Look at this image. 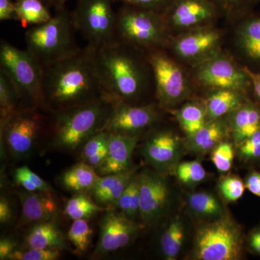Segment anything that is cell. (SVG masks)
<instances>
[{
	"label": "cell",
	"instance_id": "6",
	"mask_svg": "<svg viewBox=\"0 0 260 260\" xmlns=\"http://www.w3.org/2000/svg\"><path fill=\"white\" fill-rule=\"evenodd\" d=\"M116 15V40L146 52L161 49L167 42L168 30L161 13L122 5Z\"/></svg>",
	"mask_w": 260,
	"mask_h": 260
},
{
	"label": "cell",
	"instance_id": "43",
	"mask_svg": "<svg viewBox=\"0 0 260 260\" xmlns=\"http://www.w3.org/2000/svg\"><path fill=\"white\" fill-rule=\"evenodd\" d=\"M15 172L22 174L24 177L27 178L29 181H31L32 184H35L37 186L39 191H50V186L48 184L47 181H44L39 175L32 172L26 166L18 168V169L15 170Z\"/></svg>",
	"mask_w": 260,
	"mask_h": 260
},
{
	"label": "cell",
	"instance_id": "32",
	"mask_svg": "<svg viewBox=\"0 0 260 260\" xmlns=\"http://www.w3.org/2000/svg\"><path fill=\"white\" fill-rule=\"evenodd\" d=\"M189 205L194 213L203 217H221L223 208L219 200L210 193L199 191L189 195Z\"/></svg>",
	"mask_w": 260,
	"mask_h": 260
},
{
	"label": "cell",
	"instance_id": "13",
	"mask_svg": "<svg viewBox=\"0 0 260 260\" xmlns=\"http://www.w3.org/2000/svg\"><path fill=\"white\" fill-rule=\"evenodd\" d=\"M218 11L210 0H172L162 15L167 30H189L208 23Z\"/></svg>",
	"mask_w": 260,
	"mask_h": 260
},
{
	"label": "cell",
	"instance_id": "42",
	"mask_svg": "<svg viewBox=\"0 0 260 260\" xmlns=\"http://www.w3.org/2000/svg\"><path fill=\"white\" fill-rule=\"evenodd\" d=\"M114 3H120L122 5L153 10L162 14L171 4L172 0H114Z\"/></svg>",
	"mask_w": 260,
	"mask_h": 260
},
{
	"label": "cell",
	"instance_id": "3",
	"mask_svg": "<svg viewBox=\"0 0 260 260\" xmlns=\"http://www.w3.org/2000/svg\"><path fill=\"white\" fill-rule=\"evenodd\" d=\"M116 101L107 95L76 107L54 113L48 132L56 148H78L105 128Z\"/></svg>",
	"mask_w": 260,
	"mask_h": 260
},
{
	"label": "cell",
	"instance_id": "29",
	"mask_svg": "<svg viewBox=\"0 0 260 260\" xmlns=\"http://www.w3.org/2000/svg\"><path fill=\"white\" fill-rule=\"evenodd\" d=\"M184 225L181 219L176 216L168 225L160 239L162 254L166 259H177L184 241Z\"/></svg>",
	"mask_w": 260,
	"mask_h": 260
},
{
	"label": "cell",
	"instance_id": "18",
	"mask_svg": "<svg viewBox=\"0 0 260 260\" xmlns=\"http://www.w3.org/2000/svg\"><path fill=\"white\" fill-rule=\"evenodd\" d=\"M21 224L41 223L55 219L58 205L50 191H21Z\"/></svg>",
	"mask_w": 260,
	"mask_h": 260
},
{
	"label": "cell",
	"instance_id": "2",
	"mask_svg": "<svg viewBox=\"0 0 260 260\" xmlns=\"http://www.w3.org/2000/svg\"><path fill=\"white\" fill-rule=\"evenodd\" d=\"M115 40L95 51L98 72L106 94L116 102L135 104L148 90L153 71L146 53Z\"/></svg>",
	"mask_w": 260,
	"mask_h": 260
},
{
	"label": "cell",
	"instance_id": "11",
	"mask_svg": "<svg viewBox=\"0 0 260 260\" xmlns=\"http://www.w3.org/2000/svg\"><path fill=\"white\" fill-rule=\"evenodd\" d=\"M196 77L202 85L215 90L232 89L244 93L251 86L250 78L244 68L227 56L216 54L199 63Z\"/></svg>",
	"mask_w": 260,
	"mask_h": 260
},
{
	"label": "cell",
	"instance_id": "26",
	"mask_svg": "<svg viewBox=\"0 0 260 260\" xmlns=\"http://www.w3.org/2000/svg\"><path fill=\"white\" fill-rule=\"evenodd\" d=\"M95 168L85 162L70 168L61 175V182L68 190L75 192L92 191L100 179Z\"/></svg>",
	"mask_w": 260,
	"mask_h": 260
},
{
	"label": "cell",
	"instance_id": "39",
	"mask_svg": "<svg viewBox=\"0 0 260 260\" xmlns=\"http://www.w3.org/2000/svg\"><path fill=\"white\" fill-rule=\"evenodd\" d=\"M218 10L227 14H246L260 0H210Z\"/></svg>",
	"mask_w": 260,
	"mask_h": 260
},
{
	"label": "cell",
	"instance_id": "40",
	"mask_svg": "<svg viewBox=\"0 0 260 260\" xmlns=\"http://www.w3.org/2000/svg\"><path fill=\"white\" fill-rule=\"evenodd\" d=\"M238 153L246 160L260 159V130L238 144Z\"/></svg>",
	"mask_w": 260,
	"mask_h": 260
},
{
	"label": "cell",
	"instance_id": "46",
	"mask_svg": "<svg viewBox=\"0 0 260 260\" xmlns=\"http://www.w3.org/2000/svg\"><path fill=\"white\" fill-rule=\"evenodd\" d=\"M17 244L9 238L0 241V259H9L10 256L16 251Z\"/></svg>",
	"mask_w": 260,
	"mask_h": 260
},
{
	"label": "cell",
	"instance_id": "12",
	"mask_svg": "<svg viewBox=\"0 0 260 260\" xmlns=\"http://www.w3.org/2000/svg\"><path fill=\"white\" fill-rule=\"evenodd\" d=\"M158 114L153 104H130L116 102L114 110L104 130L113 134L139 135L158 119Z\"/></svg>",
	"mask_w": 260,
	"mask_h": 260
},
{
	"label": "cell",
	"instance_id": "33",
	"mask_svg": "<svg viewBox=\"0 0 260 260\" xmlns=\"http://www.w3.org/2000/svg\"><path fill=\"white\" fill-rule=\"evenodd\" d=\"M116 206L121 213L130 219H133L139 214L140 207L139 178L135 176L125 190L121 195Z\"/></svg>",
	"mask_w": 260,
	"mask_h": 260
},
{
	"label": "cell",
	"instance_id": "7",
	"mask_svg": "<svg viewBox=\"0 0 260 260\" xmlns=\"http://www.w3.org/2000/svg\"><path fill=\"white\" fill-rule=\"evenodd\" d=\"M240 228L229 218L217 219L198 229L194 238L195 259L235 260L242 252Z\"/></svg>",
	"mask_w": 260,
	"mask_h": 260
},
{
	"label": "cell",
	"instance_id": "24",
	"mask_svg": "<svg viewBox=\"0 0 260 260\" xmlns=\"http://www.w3.org/2000/svg\"><path fill=\"white\" fill-rule=\"evenodd\" d=\"M228 133L226 124L220 119L207 121L204 126L189 138V148L198 153L213 150L223 141Z\"/></svg>",
	"mask_w": 260,
	"mask_h": 260
},
{
	"label": "cell",
	"instance_id": "21",
	"mask_svg": "<svg viewBox=\"0 0 260 260\" xmlns=\"http://www.w3.org/2000/svg\"><path fill=\"white\" fill-rule=\"evenodd\" d=\"M238 47L251 64L260 67V15L246 16L237 32Z\"/></svg>",
	"mask_w": 260,
	"mask_h": 260
},
{
	"label": "cell",
	"instance_id": "22",
	"mask_svg": "<svg viewBox=\"0 0 260 260\" xmlns=\"http://www.w3.org/2000/svg\"><path fill=\"white\" fill-rule=\"evenodd\" d=\"M230 126L237 145L259 131L260 104L246 101L232 113Z\"/></svg>",
	"mask_w": 260,
	"mask_h": 260
},
{
	"label": "cell",
	"instance_id": "16",
	"mask_svg": "<svg viewBox=\"0 0 260 260\" xmlns=\"http://www.w3.org/2000/svg\"><path fill=\"white\" fill-rule=\"evenodd\" d=\"M218 30L208 27L191 29L174 40L173 49L176 54L188 61H201L215 55L220 44Z\"/></svg>",
	"mask_w": 260,
	"mask_h": 260
},
{
	"label": "cell",
	"instance_id": "10",
	"mask_svg": "<svg viewBox=\"0 0 260 260\" xmlns=\"http://www.w3.org/2000/svg\"><path fill=\"white\" fill-rule=\"evenodd\" d=\"M154 79L155 95L160 107H173L187 95L188 85L182 70L161 49L147 51Z\"/></svg>",
	"mask_w": 260,
	"mask_h": 260
},
{
	"label": "cell",
	"instance_id": "8",
	"mask_svg": "<svg viewBox=\"0 0 260 260\" xmlns=\"http://www.w3.org/2000/svg\"><path fill=\"white\" fill-rule=\"evenodd\" d=\"M114 0H78L73 14L76 30L94 51L116 40Z\"/></svg>",
	"mask_w": 260,
	"mask_h": 260
},
{
	"label": "cell",
	"instance_id": "51",
	"mask_svg": "<svg viewBox=\"0 0 260 260\" xmlns=\"http://www.w3.org/2000/svg\"><path fill=\"white\" fill-rule=\"evenodd\" d=\"M48 8H54V10H57L65 8V3L68 0H42Z\"/></svg>",
	"mask_w": 260,
	"mask_h": 260
},
{
	"label": "cell",
	"instance_id": "14",
	"mask_svg": "<svg viewBox=\"0 0 260 260\" xmlns=\"http://www.w3.org/2000/svg\"><path fill=\"white\" fill-rule=\"evenodd\" d=\"M140 215L147 225L156 222L164 213L169 190L167 181L158 173L145 171L139 176Z\"/></svg>",
	"mask_w": 260,
	"mask_h": 260
},
{
	"label": "cell",
	"instance_id": "34",
	"mask_svg": "<svg viewBox=\"0 0 260 260\" xmlns=\"http://www.w3.org/2000/svg\"><path fill=\"white\" fill-rule=\"evenodd\" d=\"M93 235V229L85 219L75 220L68 232V239L80 254L86 251Z\"/></svg>",
	"mask_w": 260,
	"mask_h": 260
},
{
	"label": "cell",
	"instance_id": "38",
	"mask_svg": "<svg viewBox=\"0 0 260 260\" xmlns=\"http://www.w3.org/2000/svg\"><path fill=\"white\" fill-rule=\"evenodd\" d=\"M219 189L224 198L229 202H235L240 199L245 191V182L238 177L232 176L220 181Z\"/></svg>",
	"mask_w": 260,
	"mask_h": 260
},
{
	"label": "cell",
	"instance_id": "44",
	"mask_svg": "<svg viewBox=\"0 0 260 260\" xmlns=\"http://www.w3.org/2000/svg\"><path fill=\"white\" fill-rule=\"evenodd\" d=\"M16 20L15 1L13 0H0V21Z\"/></svg>",
	"mask_w": 260,
	"mask_h": 260
},
{
	"label": "cell",
	"instance_id": "30",
	"mask_svg": "<svg viewBox=\"0 0 260 260\" xmlns=\"http://www.w3.org/2000/svg\"><path fill=\"white\" fill-rule=\"evenodd\" d=\"M177 119L189 138L199 131L207 122L205 107L198 103H187L179 109Z\"/></svg>",
	"mask_w": 260,
	"mask_h": 260
},
{
	"label": "cell",
	"instance_id": "25",
	"mask_svg": "<svg viewBox=\"0 0 260 260\" xmlns=\"http://www.w3.org/2000/svg\"><path fill=\"white\" fill-rule=\"evenodd\" d=\"M25 242L34 249H66L64 238L54 220L36 223L27 234Z\"/></svg>",
	"mask_w": 260,
	"mask_h": 260
},
{
	"label": "cell",
	"instance_id": "45",
	"mask_svg": "<svg viewBox=\"0 0 260 260\" xmlns=\"http://www.w3.org/2000/svg\"><path fill=\"white\" fill-rule=\"evenodd\" d=\"M246 189L260 198V173L253 171L249 173L245 181Z\"/></svg>",
	"mask_w": 260,
	"mask_h": 260
},
{
	"label": "cell",
	"instance_id": "1",
	"mask_svg": "<svg viewBox=\"0 0 260 260\" xmlns=\"http://www.w3.org/2000/svg\"><path fill=\"white\" fill-rule=\"evenodd\" d=\"M42 67L47 112L54 114L107 95L98 72L95 51L87 46L73 55Z\"/></svg>",
	"mask_w": 260,
	"mask_h": 260
},
{
	"label": "cell",
	"instance_id": "23",
	"mask_svg": "<svg viewBox=\"0 0 260 260\" xmlns=\"http://www.w3.org/2000/svg\"><path fill=\"white\" fill-rule=\"evenodd\" d=\"M246 102L244 92L232 89H217L208 98L205 111L207 120L221 119Z\"/></svg>",
	"mask_w": 260,
	"mask_h": 260
},
{
	"label": "cell",
	"instance_id": "20",
	"mask_svg": "<svg viewBox=\"0 0 260 260\" xmlns=\"http://www.w3.org/2000/svg\"><path fill=\"white\" fill-rule=\"evenodd\" d=\"M135 169L101 177L92 189L94 199L103 206H116L121 195L135 177Z\"/></svg>",
	"mask_w": 260,
	"mask_h": 260
},
{
	"label": "cell",
	"instance_id": "4",
	"mask_svg": "<svg viewBox=\"0 0 260 260\" xmlns=\"http://www.w3.org/2000/svg\"><path fill=\"white\" fill-rule=\"evenodd\" d=\"M73 14L66 8L56 10L52 18L25 31L26 50L40 64L61 60L80 50L75 40Z\"/></svg>",
	"mask_w": 260,
	"mask_h": 260
},
{
	"label": "cell",
	"instance_id": "5",
	"mask_svg": "<svg viewBox=\"0 0 260 260\" xmlns=\"http://www.w3.org/2000/svg\"><path fill=\"white\" fill-rule=\"evenodd\" d=\"M0 69L18 90L23 107L47 112L42 86V67L27 50L5 40L0 43Z\"/></svg>",
	"mask_w": 260,
	"mask_h": 260
},
{
	"label": "cell",
	"instance_id": "36",
	"mask_svg": "<svg viewBox=\"0 0 260 260\" xmlns=\"http://www.w3.org/2000/svg\"><path fill=\"white\" fill-rule=\"evenodd\" d=\"M234 159V147L227 142H221L212 152V162L217 170L221 173L228 172L231 170Z\"/></svg>",
	"mask_w": 260,
	"mask_h": 260
},
{
	"label": "cell",
	"instance_id": "48",
	"mask_svg": "<svg viewBox=\"0 0 260 260\" xmlns=\"http://www.w3.org/2000/svg\"><path fill=\"white\" fill-rule=\"evenodd\" d=\"M244 68L250 78L253 91L260 104V72L253 71L248 67H244Z\"/></svg>",
	"mask_w": 260,
	"mask_h": 260
},
{
	"label": "cell",
	"instance_id": "9",
	"mask_svg": "<svg viewBox=\"0 0 260 260\" xmlns=\"http://www.w3.org/2000/svg\"><path fill=\"white\" fill-rule=\"evenodd\" d=\"M43 111L23 108L1 124V135L14 156L28 155L43 133L48 132L49 118Z\"/></svg>",
	"mask_w": 260,
	"mask_h": 260
},
{
	"label": "cell",
	"instance_id": "49",
	"mask_svg": "<svg viewBox=\"0 0 260 260\" xmlns=\"http://www.w3.org/2000/svg\"><path fill=\"white\" fill-rule=\"evenodd\" d=\"M12 218L11 207L8 199L5 197L0 198V222L6 223L9 222Z\"/></svg>",
	"mask_w": 260,
	"mask_h": 260
},
{
	"label": "cell",
	"instance_id": "37",
	"mask_svg": "<svg viewBox=\"0 0 260 260\" xmlns=\"http://www.w3.org/2000/svg\"><path fill=\"white\" fill-rule=\"evenodd\" d=\"M60 250L58 248L50 249H34L28 250L15 251L10 256L9 259L15 260H56L60 259Z\"/></svg>",
	"mask_w": 260,
	"mask_h": 260
},
{
	"label": "cell",
	"instance_id": "35",
	"mask_svg": "<svg viewBox=\"0 0 260 260\" xmlns=\"http://www.w3.org/2000/svg\"><path fill=\"white\" fill-rule=\"evenodd\" d=\"M176 174L179 180L183 184H195L204 180L206 172L200 162H182L176 168Z\"/></svg>",
	"mask_w": 260,
	"mask_h": 260
},
{
	"label": "cell",
	"instance_id": "31",
	"mask_svg": "<svg viewBox=\"0 0 260 260\" xmlns=\"http://www.w3.org/2000/svg\"><path fill=\"white\" fill-rule=\"evenodd\" d=\"M109 209L94 203L85 192H80L68 200L64 207V213L73 220H87L101 212Z\"/></svg>",
	"mask_w": 260,
	"mask_h": 260
},
{
	"label": "cell",
	"instance_id": "27",
	"mask_svg": "<svg viewBox=\"0 0 260 260\" xmlns=\"http://www.w3.org/2000/svg\"><path fill=\"white\" fill-rule=\"evenodd\" d=\"M15 9L16 20L25 28L46 23L53 16L42 0H15Z\"/></svg>",
	"mask_w": 260,
	"mask_h": 260
},
{
	"label": "cell",
	"instance_id": "47",
	"mask_svg": "<svg viewBox=\"0 0 260 260\" xmlns=\"http://www.w3.org/2000/svg\"><path fill=\"white\" fill-rule=\"evenodd\" d=\"M108 153H109V145L108 144L101 149L96 153L94 154L91 157L85 160V162L88 164L89 165L95 168H100L105 161L107 158Z\"/></svg>",
	"mask_w": 260,
	"mask_h": 260
},
{
	"label": "cell",
	"instance_id": "19",
	"mask_svg": "<svg viewBox=\"0 0 260 260\" xmlns=\"http://www.w3.org/2000/svg\"><path fill=\"white\" fill-rule=\"evenodd\" d=\"M139 140V135L110 133L109 153L103 165L99 168L102 175L117 174L130 169L132 155Z\"/></svg>",
	"mask_w": 260,
	"mask_h": 260
},
{
	"label": "cell",
	"instance_id": "28",
	"mask_svg": "<svg viewBox=\"0 0 260 260\" xmlns=\"http://www.w3.org/2000/svg\"><path fill=\"white\" fill-rule=\"evenodd\" d=\"M25 108L18 90L4 70L0 69V123L4 124Z\"/></svg>",
	"mask_w": 260,
	"mask_h": 260
},
{
	"label": "cell",
	"instance_id": "17",
	"mask_svg": "<svg viewBox=\"0 0 260 260\" xmlns=\"http://www.w3.org/2000/svg\"><path fill=\"white\" fill-rule=\"evenodd\" d=\"M181 140L177 135L167 130L156 132L147 140L144 147L145 158L159 169L174 167L180 155Z\"/></svg>",
	"mask_w": 260,
	"mask_h": 260
},
{
	"label": "cell",
	"instance_id": "50",
	"mask_svg": "<svg viewBox=\"0 0 260 260\" xmlns=\"http://www.w3.org/2000/svg\"><path fill=\"white\" fill-rule=\"evenodd\" d=\"M248 244L253 252L260 254V226L256 228L249 234Z\"/></svg>",
	"mask_w": 260,
	"mask_h": 260
},
{
	"label": "cell",
	"instance_id": "15",
	"mask_svg": "<svg viewBox=\"0 0 260 260\" xmlns=\"http://www.w3.org/2000/svg\"><path fill=\"white\" fill-rule=\"evenodd\" d=\"M138 231V225L124 213L108 210L101 222L100 236L95 254H109L124 247Z\"/></svg>",
	"mask_w": 260,
	"mask_h": 260
},
{
	"label": "cell",
	"instance_id": "41",
	"mask_svg": "<svg viewBox=\"0 0 260 260\" xmlns=\"http://www.w3.org/2000/svg\"><path fill=\"white\" fill-rule=\"evenodd\" d=\"M109 136L110 133L107 130H102L87 140L84 143V148L82 152V158L84 160H87L101 149L105 147L109 143Z\"/></svg>",
	"mask_w": 260,
	"mask_h": 260
}]
</instances>
